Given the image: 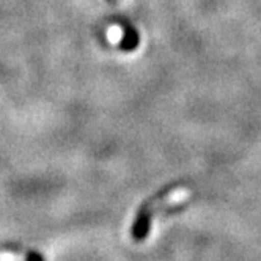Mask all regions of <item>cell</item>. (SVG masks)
<instances>
[{
  "label": "cell",
  "instance_id": "cell-1",
  "mask_svg": "<svg viewBox=\"0 0 261 261\" xmlns=\"http://www.w3.org/2000/svg\"><path fill=\"white\" fill-rule=\"evenodd\" d=\"M192 195L189 188H182V186H175L167 191H161L156 195L145 200L139 211L136 213V219L130 227V236L136 242H143L151 231V223L156 214L161 211H165L169 208H175L176 204L186 201Z\"/></svg>",
  "mask_w": 261,
  "mask_h": 261
},
{
  "label": "cell",
  "instance_id": "cell-2",
  "mask_svg": "<svg viewBox=\"0 0 261 261\" xmlns=\"http://www.w3.org/2000/svg\"><path fill=\"white\" fill-rule=\"evenodd\" d=\"M0 261H47L46 256L29 247L17 244H8L0 249Z\"/></svg>",
  "mask_w": 261,
  "mask_h": 261
},
{
  "label": "cell",
  "instance_id": "cell-3",
  "mask_svg": "<svg viewBox=\"0 0 261 261\" xmlns=\"http://www.w3.org/2000/svg\"><path fill=\"white\" fill-rule=\"evenodd\" d=\"M121 27H123V36H121L120 47L126 52H133L134 49H137L140 43L139 32L130 22H121Z\"/></svg>",
  "mask_w": 261,
  "mask_h": 261
},
{
  "label": "cell",
  "instance_id": "cell-4",
  "mask_svg": "<svg viewBox=\"0 0 261 261\" xmlns=\"http://www.w3.org/2000/svg\"><path fill=\"white\" fill-rule=\"evenodd\" d=\"M109 2H114V0H109Z\"/></svg>",
  "mask_w": 261,
  "mask_h": 261
}]
</instances>
